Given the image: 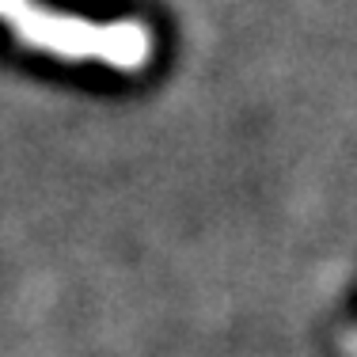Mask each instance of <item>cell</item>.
Here are the masks:
<instances>
[{
	"label": "cell",
	"instance_id": "7a4b0ae2",
	"mask_svg": "<svg viewBox=\"0 0 357 357\" xmlns=\"http://www.w3.org/2000/svg\"><path fill=\"white\" fill-rule=\"evenodd\" d=\"M346 350H350V354L357 357V331H354V335H350V338H346Z\"/></svg>",
	"mask_w": 357,
	"mask_h": 357
},
{
	"label": "cell",
	"instance_id": "6da1fadb",
	"mask_svg": "<svg viewBox=\"0 0 357 357\" xmlns=\"http://www.w3.org/2000/svg\"><path fill=\"white\" fill-rule=\"evenodd\" d=\"M0 23L20 46L57 61H91L118 73H141L152 61V31L137 20H84L38 0H0Z\"/></svg>",
	"mask_w": 357,
	"mask_h": 357
}]
</instances>
